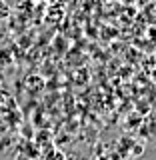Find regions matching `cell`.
I'll list each match as a JSON object with an SVG mask.
<instances>
[{
  "instance_id": "1",
  "label": "cell",
  "mask_w": 156,
  "mask_h": 160,
  "mask_svg": "<svg viewBox=\"0 0 156 160\" xmlns=\"http://www.w3.org/2000/svg\"><path fill=\"white\" fill-rule=\"evenodd\" d=\"M10 16V6L6 4V0H0V20Z\"/></svg>"
}]
</instances>
